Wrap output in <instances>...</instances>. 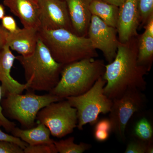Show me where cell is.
I'll return each mask as SVG.
<instances>
[{
  "label": "cell",
  "instance_id": "1",
  "mask_svg": "<svg viewBox=\"0 0 153 153\" xmlns=\"http://www.w3.org/2000/svg\"><path fill=\"white\" fill-rule=\"evenodd\" d=\"M138 36L124 43L119 42L114 60L105 66L102 76L106 83L103 90L112 100L128 89H146L144 77L149 71L138 62Z\"/></svg>",
  "mask_w": 153,
  "mask_h": 153
},
{
  "label": "cell",
  "instance_id": "2",
  "mask_svg": "<svg viewBox=\"0 0 153 153\" xmlns=\"http://www.w3.org/2000/svg\"><path fill=\"white\" fill-rule=\"evenodd\" d=\"M104 61L95 58L82 59L64 65L59 82L49 93L60 98L85 93L104 74Z\"/></svg>",
  "mask_w": 153,
  "mask_h": 153
},
{
  "label": "cell",
  "instance_id": "3",
  "mask_svg": "<svg viewBox=\"0 0 153 153\" xmlns=\"http://www.w3.org/2000/svg\"><path fill=\"white\" fill-rule=\"evenodd\" d=\"M39 37L58 63L66 64L89 58L98 54L87 37L79 36L64 29H39Z\"/></svg>",
  "mask_w": 153,
  "mask_h": 153
},
{
  "label": "cell",
  "instance_id": "4",
  "mask_svg": "<svg viewBox=\"0 0 153 153\" xmlns=\"http://www.w3.org/2000/svg\"><path fill=\"white\" fill-rule=\"evenodd\" d=\"M25 71L30 88L38 91L50 92L60 80L64 65L58 63L52 57L40 38L32 55L27 57L16 56Z\"/></svg>",
  "mask_w": 153,
  "mask_h": 153
},
{
  "label": "cell",
  "instance_id": "5",
  "mask_svg": "<svg viewBox=\"0 0 153 153\" xmlns=\"http://www.w3.org/2000/svg\"><path fill=\"white\" fill-rule=\"evenodd\" d=\"M64 99L50 93L40 95L28 92L24 95L7 96L1 100V105L8 117L30 128L34 126L37 114L42 108L52 102Z\"/></svg>",
  "mask_w": 153,
  "mask_h": 153
},
{
  "label": "cell",
  "instance_id": "6",
  "mask_svg": "<svg viewBox=\"0 0 153 153\" xmlns=\"http://www.w3.org/2000/svg\"><path fill=\"white\" fill-rule=\"evenodd\" d=\"M106 83L102 76L85 93L66 98L76 110L77 128L79 130H82L83 126L88 123L91 125L95 124L100 114H105L110 111L112 100L104 94L103 89Z\"/></svg>",
  "mask_w": 153,
  "mask_h": 153
},
{
  "label": "cell",
  "instance_id": "7",
  "mask_svg": "<svg viewBox=\"0 0 153 153\" xmlns=\"http://www.w3.org/2000/svg\"><path fill=\"white\" fill-rule=\"evenodd\" d=\"M36 119L49 129L53 137L61 138L77 128V111L67 100L52 102L38 112Z\"/></svg>",
  "mask_w": 153,
  "mask_h": 153
},
{
  "label": "cell",
  "instance_id": "8",
  "mask_svg": "<svg viewBox=\"0 0 153 153\" xmlns=\"http://www.w3.org/2000/svg\"><path fill=\"white\" fill-rule=\"evenodd\" d=\"M145 102L144 94L138 89H128L120 97L112 100L109 116L111 131L121 140H125L126 129L129 120L135 113L143 109Z\"/></svg>",
  "mask_w": 153,
  "mask_h": 153
},
{
  "label": "cell",
  "instance_id": "9",
  "mask_svg": "<svg viewBox=\"0 0 153 153\" xmlns=\"http://www.w3.org/2000/svg\"><path fill=\"white\" fill-rule=\"evenodd\" d=\"M116 28L104 23L98 17L91 15L87 37L92 47L103 53L107 62L109 63L117 55L119 41Z\"/></svg>",
  "mask_w": 153,
  "mask_h": 153
},
{
  "label": "cell",
  "instance_id": "10",
  "mask_svg": "<svg viewBox=\"0 0 153 153\" xmlns=\"http://www.w3.org/2000/svg\"><path fill=\"white\" fill-rule=\"evenodd\" d=\"M40 8V29H64L72 33L71 19L64 0H38Z\"/></svg>",
  "mask_w": 153,
  "mask_h": 153
},
{
  "label": "cell",
  "instance_id": "11",
  "mask_svg": "<svg viewBox=\"0 0 153 153\" xmlns=\"http://www.w3.org/2000/svg\"><path fill=\"white\" fill-rule=\"evenodd\" d=\"M139 25L137 0H126L119 7L116 27L119 42L124 43L138 36Z\"/></svg>",
  "mask_w": 153,
  "mask_h": 153
},
{
  "label": "cell",
  "instance_id": "12",
  "mask_svg": "<svg viewBox=\"0 0 153 153\" xmlns=\"http://www.w3.org/2000/svg\"><path fill=\"white\" fill-rule=\"evenodd\" d=\"M16 60V56L8 45L0 51V82L2 96L4 98L10 94H21L30 88V82L22 84L11 76V70Z\"/></svg>",
  "mask_w": 153,
  "mask_h": 153
},
{
  "label": "cell",
  "instance_id": "13",
  "mask_svg": "<svg viewBox=\"0 0 153 153\" xmlns=\"http://www.w3.org/2000/svg\"><path fill=\"white\" fill-rule=\"evenodd\" d=\"M4 5L18 17L24 28H40L38 0H4Z\"/></svg>",
  "mask_w": 153,
  "mask_h": 153
},
{
  "label": "cell",
  "instance_id": "14",
  "mask_svg": "<svg viewBox=\"0 0 153 153\" xmlns=\"http://www.w3.org/2000/svg\"><path fill=\"white\" fill-rule=\"evenodd\" d=\"M71 19L72 33L87 37L91 14L89 10L91 0H64Z\"/></svg>",
  "mask_w": 153,
  "mask_h": 153
},
{
  "label": "cell",
  "instance_id": "15",
  "mask_svg": "<svg viewBox=\"0 0 153 153\" xmlns=\"http://www.w3.org/2000/svg\"><path fill=\"white\" fill-rule=\"evenodd\" d=\"M39 29L19 28L14 33H8L7 45L10 49L24 57L30 56L36 50L39 40Z\"/></svg>",
  "mask_w": 153,
  "mask_h": 153
},
{
  "label": "cell",
  "instance_id": "16",
  "mask_svg": "<svg viewBox=\"0 0 153 153\" xmlns=\"http://www.w3.org/2000/svg\"><path fill=\"white\" fill-rule=\"evenodd\" d=\"M11 133L14 136L30 146L54 142V140L50 138L51 132L49 129L43 123H38L37 126L27 129H22L16 126Z\"/></svg>",
  "mask_w": 153,
  "mask_h": 153
},
{
  "label": "cell",
  "instance_id": "17",
  "mask_svg": "<svg viewBox=\"0 0 153 153\" xmlns=\"http://www.w3.org/2000/svg\"><path fill=\"white\" fill-rule=\"evenodd\" d=\"M119 7L101 0H91L89 10L94 15L110 26L116 27Z\"/></svg>",
  "mask_w": 153,
  "mask_h": 153
},
{
  "label": "cell",
  "instance_id": "18",
  "mask_svg": "<svg viewBox=\"0 0 153 153\" xmlns=\"http://www.w3.org/2000/svg\"><path fill=\"white\" fill-rule=\"evenodd\" d=\"M153 60V36L146 32L138 36L137 61L150 70Z\"/></svg>",
  "mask_w": 153,
  "mask_h": 153
},
{
  "label": "cell",
  "instance_id": "19",
  "mask_svg": "<svg viewBox=\"0 0 153 153\" xmlns=\"http://www.w3.org/2000/svg\"><path fill=\"white\" fill-rule=\"evenodd\" d=\"M74 140V137H72L65 140H54L53 142L57 152L60 153H82L91 148L89 144L82 142L76 144Z\"/></svg>",
  "mask_w": 153,
  "mask_h": 153
},
{
  "label": "cell",
  "instance_id": "20",
  "mask_svg": "<svg viewBox=\"0 0 153 153\" xmlns=\"http://www.w3.org/2000/svg\"><path fill=\"white\" fill-rule=\"evenodd\" d=\"M134 134L139 140L145 142L152 143L153 130L149 121L145 117L138 121L134 127Z\"/></svg>",
  "mask_w": 153,
  "mask_h": 153
},
{
  "label": "cell",
  "instance_id": "21",
  "mask_svg": "<svg viewBox=\"0 0 153 153\" xmlns=\"http://www.w3.org/2000/svg\"><path fill=\"white\" fill-rule=\"evenodd\" d=\"M140 24L145 26L153 16V0H137Z\"/></svg>",
  "mask_w": 153,
  "mask_h": 153
},
{
  "label": "cell",
  "instance_id": "22",
  "mask_svg": "<svg viewBox=\"0 0 153 153\" xmlns=\"http://www.w3.org/2000/svg\"><path fill=\"white\" fill-rule=\"evenodd\" d=\"M24 153H57L54 142L28 145L24 149Z\"/></svg>",
  "mask_w": 153,
  "mask_h": 153
},
{
  "label": "cell",
  "instance_id": "23",
  "mask_svg": "<svg viewBox=\"0 0 153 153\" xmlns=\"http://www.w3.org/2000/svg\"><path fill=\"white\" fill-rule=\"evenodd\" d=\"M152 143H146L140 140L131 141L128 144L125 153H146L148 146Z\"/></svg>",
  "mask_w": 153,
  "mask_h": 153
},
{
  "label": "cell",
  "instance_id": "24",
  "mask_svg": "<svg viewBox=\"0 0 153 153\" xmlns=\"http://www.w3.org/2000/svg\"><path fill=\"white\" fill-rule=\"evenodd\" d=\"M0 153H24V149L15 143L0 140Z\"/></svg>",
  "mask_w": 153,
  "mask_h": 153
},
{
  "label": "cell",
  "instance_id": "25",
  "mask_svg": "<svg viewBox=\"0 0 153 153\" xmlns=\"http://www.w3.org/2000/svg\"><path fill=\"white\" fill-rule=\"evenodd\" d=\"M2 96L1 88L0 85V126L3 127L6 131L11 132L13 129L16 127V124L13 122L9 120L5 117L3 113L2 107L1 105Z\"/></svg>",
  "mask_w": 153,
  "mask_h": 153
},
{
  "label": "cell",
  "instance_id": "26",
  "mask_svg": "<svg viewBox=\"0 0 153 153\" xmlns=\"http://www.w3.org/2000/svg\"><path fill=\"white\" fill-rule=\"evenodd\" d=\"M2 20V26L9 33H14L19 28L13 17L12 16H5Z\"/></svg>",
  "mask_w": 153,
  "mask_h": 153
},
{
  "label": "cell",
  "instance_id": "27",
  "mask_svg": "<svg viewBox=\"0 0 153 153\" xmlns=\"http://www.w3.org/2000/svg\"><path fill=\"white\" fill-rule=\"evenodd\" d=\"M0 140L8 141L17 144L21 146L22 149H24L26 146H28L27 144L22 140L14 136L13 135H10L9 134L6 133L2 131L0 126Z\"/></svg>",
  "mask_w": 153,
  "mask_h": 153
},
{
  "label": "cell",
  "instance_id": "28",
  "mask_svg": "<svg viewBox=\"0 0 153 153\" xmlns=\"http://www.w3.org/2000/svg\"><path fill=\"white\" fill-rule=\"evenodd\" d=\"M95 129L101 130L111 132V125L109 119H102L97 121L95 124Z\"/></svg>",
  "mask_w": 153,
  "mask_h": 153
},
{
  "label": "cell",
  "instance_id": "29",
  "mask_svg": "<svg viewBox=\"0 0 153 153\" xmlns=\"http://www.w3.org/2000/svg\"><path fill=\"white\" fill-rule=\"evenodd\" d=\"M110 133L109 132L105 131L95 129L94 132V138L97 141L100 142L105 141L109 137Z\"/></svg>",
  "mask_w": 153,
  "mask_h": 153
},
{
  "label": "cell",
  "instance_id": "30",
  "mask_svg": "<svg viewBox=\"0 0 153 153\" xmlns=\"http://www.w3.org/2000/svg\"><path fill=\"white\" fill-rule=\"evenodd\" d=\"M9 32L0 25V51L7 45V39Z\"/></svg>",
  "mask_w": 153,
  "mask_h": 153
},
{
  "label": "cell",
  "instance_id": "31",
  "mask_svg": "<svg viewBox=\"0 0 153 153\" xmlns=\"http://www.w3.org/2000/svg\"><path fill=\"white\" fill-rule=\"evenodd\" d=\"M145 31L153 36V16L151 17L145 25Z\"/></svg>",
  "mask_w": 153,
  "mask_h": 153
},
{
  "label": "cell",
  "instance_id": "32",
  "mask_svg": "<svg viewBox=\"0 0 153 153\" xmlns=\"http://www.w3.org/2000/svg\"><path fill=\"white\" fill-rule=\"evenodd\" d=\"M103 1L119 7L123 4L126 0H101Z\"/></svg>",
  "mask_w": 153,
  "mask_h": 153
},
{
  "label": "cell",
  "instance_id": "33",
  "mask_svg": "<svg viewBox=\"0 0 153 153\" xmlns=\"http://www.w3.org/2000/svg\"><path fill=\"white\" fill-rule=\"evenodd\" d=\"M5 15V11L4 7L2 4H0V20H1Z\"/></svg>",
  "mask_w": 153,
  "mask_h": 153
},
{
  "label": "cell",
  "instance_id": "34",
  "mask_svg": "<svg viewBox=\"0 0 153 153\" xmlns=\"http://www.w3.org/2000/svg\"><path fill=\"white\" fill-rule=\"evenodd\" d=\"M153 153V145L152 144V143H150L148 146L147 149L146 153Z\"/></svg>",
  "mask_w": 153,
  "mask_h": 153
}]
</instances>
